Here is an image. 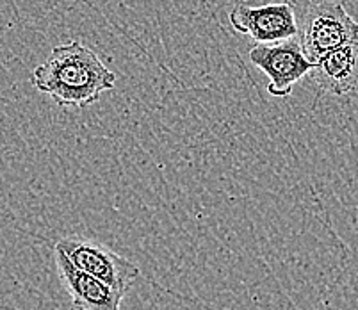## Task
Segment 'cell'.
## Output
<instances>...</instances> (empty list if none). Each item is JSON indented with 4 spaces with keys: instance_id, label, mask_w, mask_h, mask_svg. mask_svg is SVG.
<instances>
[{
    "instance_id": "1",
    "label": "cell",
    "mask_w": 358,
    "mask_h": 310,
    "mask_svg": "<svg viewBox=\"0 0 358 310\" xmlns=\"http://www.w3.org/2000/svg\"><path fill=\"white\" fill-rule=\"evenodd\" d=\"M32 86L61 107H86L116 86V73L80 41L57 45L32 70Z\"/></svg>"
},
{
    "instance_id": "2",
    "label": "cell",
    "mask_w": 358,
    "mask_h": 310,
    "mask_svg": "<svg viewBox=\"0 0 358 310\" xmlns=\"http://www.w3.org/2000/svg\"><path fill=\"white\" fill-rule=\"evenodd\" d=\"M55 248H59L79 269L102 280L103 283L122 293L123 296L141 276L138 264L93 239L68 236L57 241Z\"/></svg>"
},
{
    "instance_id": "3",
    "label": "cell",
    "mask_w": 358,
    "mask_h": 310,
    "mask_svg": "<svg viewBox=\"0 0 358 310\" xmlns=\"http://www.w3.org/2000/svg\"><path fill=\"white\" fill-rule=\"evenodd\" d=\"M358 34V22L341 2L321 0L308 8L299 31V45L310 63L348 43Z\"/></svg>"
},
{
    "instance_id": "4",
    "label": "cell",
    "mask_w": 358,
    "mask_h": 310,
    "mask_svg": "<svg viewBox=\"0 0 358 310\" xmlns=\"http://www.w3.org/2000/svg\"><path fill=\"white\" fill-rule=\"evenodd\" d=\"M250 61L269 77L268 91L273 97H289L294 84L314 68L296 36L289 40L255 45L250 50Z\"/></svg>"
},
{
    "instance_id": "5",
    "label": "cell",
    "mask_w": 358,
    "mask_h": 310,
    "mask_svg": "<svg viewBox=\"0 0 358 310\" xmlns=\"http://www.w3.org/2000/svg\"><path fill=\"white\" fill-rule=\"evenodd\" d=\"M230 25L239 34L252 36L259 43H273L299 34L294 9L289 2L266 6H236L229 15Z\"/></svg>"
},
{
    "instance_id": "6",
    "label": "cell",
    "mask_w": 358,
    "mask_h": 310,
    "mask_svg": "<svg viewBox=\"0 0 358 310\" xmlns=\"http://www.w3.org/2000/svg\"><path fill=\"white\" fill-rule=\"evenodd\" d=\"M54 260L64 289L77 310H122L125 296L102 280L75 266L59 248H54Z\"/></svg>"
},
{
    "instance_id": "7",
    "label": "cell",
    "mask_w": 358,
    "mask_h": 310,
    "mask_svg": "<svg viewBox=\"0 0 358 310\" xmlns=\"http://www.w3.org/2000/svg\"><path fill=\"white\" fill-rule=\"evenodd\" d=\"M319 87L327 93L343 97L358 90V34L348 43L324 54L312 68Z\"/></svg>"
}]
</instances>
